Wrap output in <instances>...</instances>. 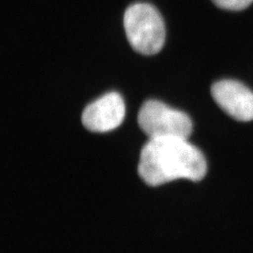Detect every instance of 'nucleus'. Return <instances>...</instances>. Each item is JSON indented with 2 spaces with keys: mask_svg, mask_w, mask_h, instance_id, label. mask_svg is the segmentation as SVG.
<instances>
[{
  "mask_svg": "<svg viewBox=\"0 0 253 253\" xmlns=\"http://www.w3.org/2000/svg\"><path fill=\"white\" fill-rule=\"evenodd\" d=\"M218 8L228 10H241L248 8L253 0H212Z\"/></svg>",
  "mask_w": 253,
  "mask_h": 253,
  "instance_id": "423d86ee",
  "label": "nucleus"
},
{
  "mask_svg": "<svg viewBox=\"0 0 253 253\" xmlns=\"http://www.w3.org/2000/svg\"><path fill=\"white\" fill-rule=\"evenodd\" d=\"M138 123L149 139H188L192 132V121L187 114L158 100L145 101L139 111Z\"/></svg>",
  "mask_w": 253,
  "mask_h": 253,
  "instance_id": "7ed1b4c3",
  "label": "nucleus"
},
{
  "mask_svg": "<svg viewBox=\"0 0 253 253\" xmlns=\"http://www.w3.org/2000/svg\"><path fill=\"white\" fill-rule=\"evenodd\" d=\"M211 94L217 105L237 121L253 120V93L240 82L222 80L212 85Z\"/></svg>",
  "mask_w": 253,
  "mask_h": 253,
  "instance_id": "39448f33",
  "label": "nucleus"
},
{
  "mask_svg": "<svg viewBox=\"0 0 253 253\" xmlns=\"http://www.w3.org/2000/svg\"><path fill=\"white\" fill-rule=\"evenodd\" d=\"M125 114L126 106L122 96L110 92L85 107L82 122L90 131L107 132L121 125Z\"/></svg>",
  "mask_w": 253,
  "mask_h": 253,
  "instance_id": "20e7f679",
  "label": "nucleus"
},
{
  "mask_svg": "<svg viewBox=\"0 0 253 253\" xmlns=\"http://www.w3.org/2000/svg\"><path fill=\"white\" fill-rule=\"evenodd\" d=\"M126 38L136 52L145 55L158 54L165 42V25L152 5L136 3L124 14Z\"/></svg>",
  "mask_w": 253,
  "mask_h": 253,
  "instance_id": "f03ea898",
  "label": "nucleus"
},
{
  "mask_svg": "<svg viewBox=\"0 0 253 253\" xmlns=\"http://www.w3.org/2000/svg\"><path fill=\"white\" fill-rule=\"evenodd\" d=\"M208 171L204 154L183 138L149 139L138 165L140 177L151 187L179 178L202 180Z\"/></svg>",
  "mask_w": 253,
  "mask_h": 253,
  "instance_id": "f257e3e1",
  "label": "nucleus"
}]
</instances>
